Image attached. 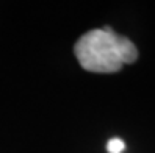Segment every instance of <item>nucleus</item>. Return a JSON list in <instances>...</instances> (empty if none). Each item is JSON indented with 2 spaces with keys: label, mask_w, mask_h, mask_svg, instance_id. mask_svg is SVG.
<instances>
[{
  "label": "nucleus",
  "mask_w": 155,
  "mask_h": 153,
  "mask_svg": "<svg viewBox=\"0 0 155 153\" xmlns=\"http://www.w3.org/2000/svg\"><path fill=\"white\" fill-rule=\"evenodd\" d=\"M74 50L80 66L96 74L119 72L124 64H132L138 58L135 44L110 27L86 31L75 42Z\"/></svg>",
  "instance_id": "f257e3e1"
},
{
  "label": "nucleus",
  "mask_w": 155,
  "mask_h": 153,
  "mask_svg": "<svg viewBox=\"0 0 155 153\" xmlns=\"http://www.w3.org/2000/svg\"><path fill=\"white\" fill-rule=\"evenodd\" d=\"M125 148V144L121 138H113L107 144V151L108 153H122Z\"/></svg>",
  "instance_id": "f03ea898"
}]
</instances>
